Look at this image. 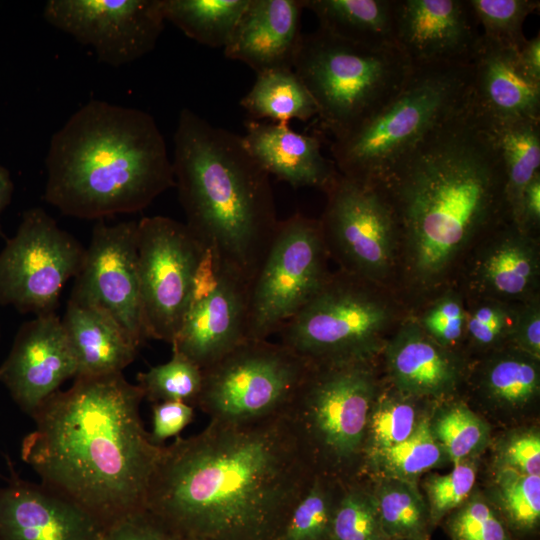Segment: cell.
I'll use <instances>...</instances> for the list:
<instances>
[{
    "label": "cell",
    "instance_id": "obj_1",
    "mask_svg": "<svg viewBox=\"0 0 540 540\" xmlns=\"http://www.w3.org/2000/svg\"><path fill=\"white\" fill-rule=\"evenodd\" d=\"M316 476L286 414L228 424L162 446L145 510L200 540H280Z\"/></svg>",
    "mask_w": 540,
    "mask_h": 540
},
{
    "label": "cell",
    "instance_id": "obj_2",
    "mask_svg": "<svg viewBox=\"0 0 540 540\" xmlns=\"http://www.w3.org/2000/svg\"><path fill=\"white\" fill-rule=\"evenodd\" d=\"M144 399L122 372L75 377L35 411L21 457L43 485L89 514L104 530L145 511L163 445L140 416Z\"/></svg>",
    "mask_w": 540,
    "mask_h": 540
},
{
    "label": "cell",
    "instance_id": "obj_3",
    "mask_svg": "<svg viewBox=\"0 0 540 540\" xmlns=\"http://www.w3.org/2000/svg\"><path fill=\"white\" fill-rule=\"evenodd\" d=\"M375 185L422 282L444 273L475 235L510 222L501 154L470 99Z\"/></svg>",
    "mask_w": 540,
    "mask_h": 540
},
{
    "label": "cell",
    "instance_id": "obj_4",
    "mask_svg": "<svg viewBox=\"0 0 540 540\" xmlns=\"http://www.w3.org/2000/svg\"><path fill=\"white\" fill-rule=\"evenodd\" d=\"M45 166L43 199L80 219L142 211L175 187L172 161L154 118L96 99L53 134Z\"/></svg>",
    "mask_w": 540,
    "mask_h": 540
},
{
    "label": "cell",
    "instance_id": "obj_5",
    "mask_svg": "<svg viewBox=\"0 0 540 540\" xmlns=\"http://www.w3.org/2000/svg\"><path fill=\"white\" fill-rule=\"evenodd\" d=\"M172 166L185 225L223 269L249 286L279 223L269 174L242 136L188 108L179 114Z\"/></svg>",
    "mask_w": 540,
    "mask_h": 540
},
{
    "label": "cell",
    "instance_id": "obj_6",
    "mask_svg": "<svg viewBox=\"0 0 540 540\" xmlns=\"http://www.w3.org/2000/svg\"><path fill=\"white\" fill-rule=\"evenodd\" d=\"M468 64L413 66L399 91L380 109L333 140L338 172L377 184L431 132L469 103Z\"/></svg>",
    "mask_w": 540,
    "mask_h": 540
},
{
    "label": "cell",
    "instance_id": "obj_7",
    "mask_svg": "<svg viewBox=\"0 0 540 540\" xmlns=\"http://www.w3.org/2000/svg\"><path fill=\"white\" fill-rule=\"evenodd\" d=\"M413 66L397 47L371 48L324 30L303 34L293 70L333 138L368 118L402 87Z\"/></svg>",
    "mask_w": 540,
    "mask_h": 540
},
{
    "label": "cell",
    "instance_id": "obj_8",
    "mask_svg": "<svg viewBox=\"0 0 540 540\" xmlns=\"http://www.w3.org/2000/svg\"><path fill=\"white\" fill-rule=\"evenodd\" d=\"M378 392L370 362L310 365L285 414L316 475L345 484Z\"/></svg>",
    "mask_w": 540,
    "mask_h": 540
},
{
    "label": "cell",
    "instance_id": "obj_9",
    "mask_svg": "<svg viewBox=\"0 0 540 540\" xmlns=\"http://www.w3.org/2000/svg\"><path fill=\"white\" fill-rule=\"evenodd\" d=\"M366 282L345 271L329 276L279 331V342L310 365L371 362L391 312Z\"/></svg>",
    "mask_w": 540,
    "mask_h": 540
},
{
    "label": "cell",
    "instance_id": "obj_10",
    "mask_svg": "<svg viewBox=\"0 0 540 540\" xmlns=\"http://www.w3.org/2000/svg\"><path fill=\"white\" fill-rule=\"evenodd\" d=\"M310 364L280 342L246 340L202 370L194 407L228 424L263 420L286 412Z\"/></svg>",
    "mask_w": 540,
    "mask_h": 540
},
{
    "label": "cell",
    "instance_id": "obj_11",
    "mask_svg": "<svg viewBox=\"0 0 540 540\" xmlns=\"http://www.w3.org/2000/svg\"><path fill=\"white\" fill-rule=\"evenodd\" d=\"M319 220L296 213L279 221L248 286L247 340H267L311 300L329 277Z\"/></svg>",
    "mask_w": 540,
    "mask_h": 540
},
{
    "label": "cell",
    "instance_id": "obj_12",
    "mask_svg": "<svg viewBox=\"0 0 540 540\" xmlns=\"http://www.w3.org/2000/svg\"><path fill=\"white\" fill-rule=\"evenodd\" d=\"M0 252V306L36 316L55 313L66 282L78 274L85 247L40 207L25 211Z\"/></svg>",
    "mask_w": 540,
    "mask_h": 540
},
{
    "label": "cell",
    "instance_id": "obj_13",
    "mask_svg": "<svg viewBox=\"0 0 540 540\" xmlns=\"http://www.w3.org/2000/svg\"><path fill=\"white\" fill-rule=\"evenodd\" d=\"M137 252L147 338L171 344L189 308L205 250L185 223L152 216L138 221Z\"/></svg>",
    "mask_w": 540,
    "mask_h": 540
},
{
    "label": "cell",
    "instance_id": "obj_14",
    "mask_svg": "<svg viewBox=\"0 0 540 540\" xmlns=\"http://www.w3.org/2000/svg\"><path fill=\"white\" fill-rule=\"evenodd\" d=\"M325 192L319 222L328 253L335 254L347 273L367 282L382 279L394 260L398 230L380 190L339 173Z\"/></svg>",
    "mask_w": 540,
    "mask_h": 540
},
{
    "label": "cell",
    "instance_id": "obj_15",
    "mask_svg": "<svg viewBox=\"0 0 540 540\" xmlns=\"http://www.w3.org/2000/svg\"><path fill=\"white\" fill-rule=\"evenodd\" d=\"M43 16L113 67L152 51L165 21L162 0H49Z\"/></svg>",
    "mask_w": 540,
    "mask_h": 540
},
{
    "label": "cell",
    "instance_id": "obj_16",
    "mask_svg": "<svg viewBox=\"0 0 540 540\" xmlns=\"http://www.w3.org/2000/svg\"><path fill=\"white\" fill-rule=\"evenodd\" d=\"M138 221L93 226L70 298L98 306L140 348L148 339L142 317L137 252Z\"/></svg>",
    "mask_w": 540,
    "mask_h": 540
},
{
    "label": "cell",
    "instance_id": "obj_17",
    "mask_svg": "<svg viewBox=\"0 0 540 540\" xmlns=\"http://www.w3.org/2000/svg\"><path fill=\"white\" fill-rule=\"evenodd\" d=\"M247 294L248 284L205 252L172 352L203 370L246 341Z\"/></svg>",
    "mask_w": 540,
    "mask_h": 540
},
{
    "label": "cell",
    "instance_id": "obj_18",
    "mask_svg": "<svg viewBox=\"0 0 540 540\" xmlns=\"http://www.w3.org/2000/svg\"><path fill=\"white\" fill-rule=\"evenodd\" d=\"M76 373V359L61 318L49 313L21 325L0 365V382L17 406L32 417Z\"/></svg>",
    "mask_w": 540,
    "mask_h": 540
},
{
    "label": "cell",
    "instance_id": "obj_19",
    "mask_svg": "<svg viewBox=\"0 0 540 540\" xmlns=\"http://www.w3.org/2000/svg\"><path fill=\"white\" fill-rule=\"evenodd\" d=\"M479 28L468 0H395V43L412 66L470 63Z\"/></svg>",
    "mask_w": 540,
    "mask_h": 540
},
{
    "label": "cell",
    "instance_id": "obj_20",
    "mask_svg": "<svg viewBox=\"0 0 540 540\" xmlns=\"http://www.w3.org/2000/svg\"><path fill=\"white\" fill-rule=\"evenodd\" d=\"M0 486V540H100L104 529L85 511L42 483L24 480L6 457Z\"/></svg>",
    "mask_w": 540,
    "mask_h": 540
},
{
    "label": "cell",
    "instance_id": "obj_21",
    "mask_svg": "<svg viewBox=\"0 0 540 540\" xmlns=\"http://www.w3.org/2000/svg\"><path fill=\"white\" fill-rule=\"evenodd\" d=\"M517 51L481 34L470 61V104L489 123L540 121V82L522 68Z\"/></svg>",
    "mask_w": 540,
    "mask_h": 540
},
{
    "label": "cell",
    "instance_id": "obj_22",
    "mask_svg": "<svg viewBox=\"0 0 540 540\" xmlns=\"http://www.w3.org/2000/svg\"><path fill=\"white\" fill-rule=\"evenodd\" d=\"M301 0H249L229 43L231 60L247 64L256 74L293 69L300 45Z\"/></svg>",
    "mask_w": 540,
    "mask_h": 540
},
{
    "label": "cell",
    "instance_id": "obj_23",
    "mask_svg": "<svg viewBox=\"0 0 540 540\" xmlns=\"http://www.w3.org/2000/svg\"><path fill=\"white\" fill-rule=\"evenodd\" d=\"M243 142L270 175L294 188L314 187L324 192L333 184L339 172L333 161L321 150V140L298 133L288 125L248 120Z\"/></svg>",
    "mask_w": 540,
    "mask_h": 540
},
{
    "label": "cell",
    "instance_id": "obj_24",
    "mask_svg": "<svg viewBox=\"0 0 540 540\" xmlns=\"http://www.w3.org/2000/svg\"><path fill=\"white\" fill-rule=\"evenodd\" d=\"M385 357L396 390L415 399L448 396L460 380L456 355L429 337L419 323L404 324L386 345Z\"/></svg>",
    "mask_w": 540,
    "mask_h": 540
},
{
    "label": "cell",
    "instance_id": "obj_25",
    "mask_svg": "<svg viewBox=\"0 0 540 540\" xmlns=\"http://www.w3.org/2000/svg\"><path fill=\"white\" fill-rule=\"evenodd\" d=\"M61 321L76 359L75 377L122 372L137 355L139 348L98 306L69 298Z\"/></svg>",
    "mask_w": 540,
    "mask_h": 540
},
{
    "label": "cell",
    "instance_id": "obj_26",
    "mask_svg": "<svg viewBox=\"0 0 540 540\" xmlns=\"http://www.w3.org/2000/svg\"><path fill=\"white\" fill-rule=\"evenodd\" d=\"M319 28L348 42L371 48L397 47L395 0H301Z\"/></svg>",
    "mask_w": 540,
    "mask_h": 540
},
{
    "label": "cell",
    "instance_id": "obj_27",
    "mask_svg": "<svg viewBox=\"0 0 540 540\" xmlns=\"http://www.w3.org/2000/svg\"><path fill=\"white\" fill-rule=\"evenodd\" d=\"M487 249L479 265L484 287L501 297H520L534 284L537 254L528 233L509 223Z\"/></svg>",
    "mask_w": 540,
    "mask_h": 540
},
{
    "label": "cell",
    "instance_id": "obj_28",
    "mask_svg": "<svg viewBox=\"0 0 540 540\" xmlns=\"http://www.w3.org/2000/svg\"><path fill=\"white\" fill-rule=\"evenodd\" d=\"M487 124L499 148L504 166L510 223L519 228L524 191L540 174V121Z\"/></svg>",
    "mask_w": 540,
    "mask_h": 540
},
{
    "label": "cell",
    "instance_id": "obj_29",
    "mask_svg": "<svg viewBox=\"0 0 540 540\" xmlns=\"http://www.w3.org/2000/svg\"><path fill=\"white\" fill-rule=\"evenodd\" d=\"M256 80L240 105L253 120L269 119L288 125L292 119L307 121L317 116V106L293 69H274L256 74Z\"/></svg>",
    "mask_w": 540,
    "mask_h": 540
},
{
    "label": "cell",
    "instance_id": "obj_30",
    "mask_svg": "<svg viewBox=\"0 0 540 540\" xmlns=\"http://www.w3.org/2000/svg\"><path fill=\"white\" fill-rule=\"evenodd\" d=\"M480 389L493 408L520 412L538 398L539 360L517 349L497 354L484 366Z\"/></svg>",
    "mask_w": 540,
    "mask_h": 540
},
{
    "label": "cell",
    "instance_id": "obj_31",
    "mask_svg": "<svg viewBox=\"0 0 540 540\" xmlns=\"http://www.w3.org/2000/svg\"><path fill=\"white\" fill-rule=\"evenodd\" d=\"M249 0H162L165 20L189 38L209 47L225 48Z\"/></svg>",
    "mask_w": 540,
    "mask_h": 540
},
{
    "label": "cell",
    "instance_id": "obj_32",
    "mask_svg": "<svg viewBox=\"0 0 540 540\" xmlns=\"http://www.w3.org/2000/svg\"><path fill=\"white\" fill-rule=\"evenodd\" d=\"M388 539L430 540V513L418 484L378 478L371 489Z\"/></svg>",
    "mask_w": 540,
    "mask_h": 540
},
{
    "label": "cell",
    "instance_id": "obj_33",
    "mask_svg": "<svg viewBox=\"0 0 540 540\" xmlns=\"http://www.w3.org/2000/svg\"><path fill=\"white\" fill-rule=\"evenodd\" d=\"M494 496H487L495 506L514 540L538 536L540 527V475H525L495 468Z\"/></svg>",
    "mask_w": 540,
    "mask_h": 540
},
{
    "label": "cell",
    "instance_id": "obj_34",
    "mask_svg": "<svg viewBox=\"0 0 540 540\" xmlns=\"http://www.w3.org/2000/svg\"><path fill=\"white\" fill-rule=\"evenodd\" d=\"M424 415L413 434L401 443L380 451L364 460L377 478H392L417 483L418 479L448 460L434 437Z\"/></svg>",
    "mask_w": 540,
    "mask_h": 540
},
{
    "label": "cell",
    "instance_id": "obj_35",
    "mask_svg": "<svg viewBox=\"0 0 540 540\" xmlns=\"http://www.w3.org/2000/svg\"><path fill=\"white\" fill-rule=\"evenodd\" d=\"M431 431L453 465L477 458L491 438L489 424L466 404L448 403L430 415Z\"/></svg>",
    "mask_w": 540,
    "mask_h": 540
},
{
    "label": "cell",
    "instance_id": "obj_36",
    "mask_svg": "<svg viewBox=\"0 0 540 540\" xmlns=\"http://www.w3.org/2000/svg\"><path fill=\"white\" fill-rule=\"evenodd\" d=\"M415 398L398 391L378 393L372 403L365 431L363 461L410 437L425 414H420Z\"/></svg>",
    "mask_w": 540,
    "mask_h": 540
},
{
    "label": "cell",
    "instance_id": "obj_37",
    "mask_svg": "<svg viewBox=\"0 0 540 540\" xmlns=\"http://www.w3.org/2000/svg\"><path fill=\"white\" fill-rule=\"evenodd\" d=\"M342 485L316 475L293 507L280 540H331L332 516Z\"/></svg>",
    "mask_w": 540,
    "mask_h": 540
},
{
    "label": "cell",
    "instance_id": "obj_38",
    "mask_svg": "<svg viewBox=\"0 0 540 540\" xmlns=\"http://www.w3.org/2000/svg\"><path fill=\"white\" fill-rule=\"evenodd\" d=\"M331 540H388L371 490L353 482L342 485L332 516Z\"/></svg>",
    "mask_w": 540,
    "mask_h": 540
},
{
    "label": "cell",
    "instance_id": "obj_39",
    "mask_svg": "<svg viewBox=\"0 0 540 540\" xmlns=\"http://www.w3.org/2000/svg\"><path fill=\"white\" fill-rule=\"evenodd\" d=\"M137 385L144 399L158 403L179 401L194 407L202 388V369L183 355L172 352L169 361L139 372Z\"/></svg>",
    "mask_w": 540,
    "mask_h": 540
},
{
    "label": "cell",
    "instance_id": "obj_40",
    "mask_svg": "<svg viewBox=\"0 0 540 540\" xmlns=\"http://www.w3.org/2000/svg\"><path fill=\"white\" fill-rule=\"evenodd\" d=\"M482 28V35L495 43L518 50L526 41L525 19L539 10V0H468Z\"/></svg>",
    "mask_w": 540,
    "mask_h": 540
},
{
    "label": "cell",
    "instance_id": "obj_41",
    "mask_svg": "<svg viewBox=\"0 0 540 540\" xmlns=\"http://www.w3.org/2000/svg\"><path fill=\"white\" fill-rule=\"evenodd\" d=\"M442 522L450 540H514L495 506L477 490Z\"/></svg>",
    "mask_w": 540,
    "mask_h": 540
},
{
    "label": "cell",
    "instance_id": "obj_42",
    "mask_svg": "<svg viewBox=\"0 0 540 540\" xmlns=\"http://www.w3.org/2000/svg\"><path fill=\"white\" fill-rule=\"evenodd\" d=\"M477 475V458L453 465L446 474L430 473L422 488L425 492L432 528L460 507L472 494Z\"/></svg>",
    "mask_w": 540,
    "mask_h": 540
},
{
    "label": "cell",
    "instance_id": "obj_43",
    "mask_svg": "<svg viewBox=\"0 0 540 540\" xmlns=\"http://www.w3.org/2000/svg\"><path fill=\"white\" fill-rule=\"evenodd\" d=\"M494 466L525 475H540V433L536 428L511 430L495 447Z\"/></svg>",
    "mask_w": 540,
    "mask_h": 540
},
{
    "label": "cell",
    "instance_id": "obj_44",
    "mask_svg": "<svg viewBox=\"0 0 540 540\" xmlns=\"http://www.w3.org/2000/svg\"><path fill=\"white\" fill-rule=\"evenodd\" d=\"M467 315L455 294H446L436 300L424 313L419 323L423 331L445 348L456 344L466 328Z\"/></svg>",
    "mask_w": 540,
    "mask_h": 540
},
{
    "label": "cell",
    "instance_id": "obj_45",
    "mask_svg": "<svg viewBox=\"0 0 540 540\" xmlns=\"http://www.w3.org/2000/svg\"><path fill=\"white\" fill-rule=\"evenodd\" d=\"M515 317L516 314L500 303H484L467 316L465 330L476 345L495 346L510 338Z\"/></svg>",
    "mask_w": 540,
    "mask_h": 540
},
{
    "label": "cell",
    "instance_id": "obj_46",
    "mask_svg": "<svg viewBox=\"0 0 540 540\" xmlns=\"http://www.w3.org/2000/svg\"><path fill=\"white\" fill-rule=\"evenodd\" d=\"M194 407L179 401L154 403L152 406L151 441L163 445L168 438L178 436L191 423Z\"/></svg>",
    "mask_w": 540,
    "mask_h": 540
},
{
    "label": "cell",
    "instance_id": "obj_47",
    "mask_svg": "<svg viewBox=\"0 0 540 540\" xmlns=\"http://www.w3.org/2000/svg\"><path fill=\"white\" fill-rule=\"evenodd\" d=\"M164 529L145 510L105 529L100 540H162Z\"/></svg>",
    "mask_w": 540,
    "mask_h": 540
},
{
    "label": "cell",
    "instance_id": "obj_48",
    "mask_svg": "<svg viewBox=\"0 0 540 540\" xmlns=\"http://www.w3.org/2000/svg\"><path fill=\"white\" fill-rule=\"evenodd\" d=\"M510 338L517 350L540 359V307L534 300L516 314Z\"/></svg>",
    "mask_w": 540,
    "mask_h": 540
},
{
    "label": "cell",
    "instance_id": "obj_49",
    "mask_svg": "<svg viewBox=\"0 0 540 540\" xmlns=\"http://www.w3.org/2000/svg\"><path fill=\"white\" fill-rule=\"evenodd\" d=\"M540 222V174L526 187L522 203L519 230L528 233Z\"/></svg>",
    "mask_w": 540,
    "mask_h": 540
},
{
    "label": "cell",
    "instance_id": "obj_50",
    "mask_svg": "<svg viewBox=\"0 0 540 540\" xmlns=\"http://www.w3.org/2000/svg\"><path fill=\"white\" fill-rule=\"evenodd\" d=\"M519 62L525 72L535 81L540 82V34L526 39L517 51Z\"/></svg>",
    "mask_w": 540,
    "mask_h": 540
},
{
    "label": "cell",
    "instance_id": "obj_51",
    "mask_svg": "<svg viewBox=\"0 0 540 540\" xmlns=\"http://www.w3.org/2000/svg\"><path fill=\"white\" fill-rule=\"evenodd\" d=\"M14 191V184L10 176V172L0 165V237L7 239L1 226V214L10 204Z\"/></svg>",
    "mask_w": 540,
    "mask_h": 540
},
{
    "label": "cell",
    "instance_id": "obj_52",
    "mask_svg": "<svg viewBox=\"0 0 540 540\" xmlns=\"http://www.w3.org/2000/svg\"><path fill=\"white\" fill-rule=\"evenodd\" d=\"M162 540H200L191 536L171 533L164 531V536Z\"/></svg>",
    "mask_w": 540,
    "mask_h": 540
},
{
    "label": "cell",
    "instance_id": "obj_53",
    "mask_svg": "<svg viewBox=\"0 0 540 540\" xmlns=\"http://www.w3.org/2000/svg\"><path fill=\"white\" fill-rule=\"evenodd\" d=\"M388 540H408V539H388Z\"/></svg>",
    "mask_w": 540,
    "mask_h": 540
}]
</instances>
